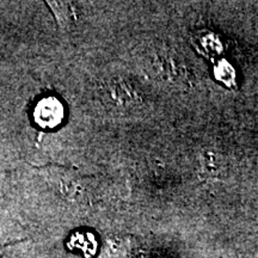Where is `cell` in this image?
I'll use <instances>...</instances> for the list:
<instances>
[{
  "instance_id": "obj_1",
  "label": "cell",
  "mask_w": 258,
  "mask_h": 258,
  "mask_svg": "<svg viewBox=\"0 0 258 258\" xmlns=\"http://www.w3.org/2000/svg\"><path fill=\"white\" fill-rule=\"evenodd\" d=\"M62 117V108L54 98L43 99L36 109V120L42 127H55Z\"/></svg>"
},
{
  "instance_id": "obj_2",
  "label": "cell",
  "mask_w": 258,
  "mask_h": 258,
  "mask_svg": "<svg viewBox=\"0 0 258 258\" xmlns=\"http://www.w3.org/2000/svg\"><path fill=\"white\" fill-rule=\"evenodd\" d=\"M217 71H220V72L224 73H218V78L220 80H224V82H227L228 84L233 83L234 80V71L230 64L227 63H220L217 67Z\"/></svg>"
}]
</instances>
